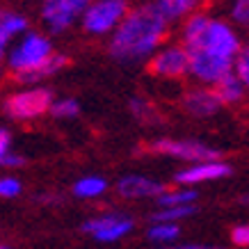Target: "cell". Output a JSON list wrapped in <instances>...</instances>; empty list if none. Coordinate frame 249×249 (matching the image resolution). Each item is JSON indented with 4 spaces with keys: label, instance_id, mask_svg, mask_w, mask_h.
<instances>
[{
    "label": "cell",
    "instance_id": "cell-24",
    "mask_svg": "<svg viewBox=\"0 0 249 249\" xmlns=\"http://www.w3.org/2000/svg\"><path fill=\"white\" fill-rule=\"evenodd\" d=\"M229 18L231 25H240L245 32H249V0H231Z\"/></svg>",
    "mask_w": 249,
    "mask_h": 249
},
{
    "label": "cell",
    "instance_id": "cell-1",
    "mask_svg": "<svg viewBox=\"0 0 249 249\" xmlns=\"http://www.w3.org/2000/svg\"><path fill=\"white\" fill-rule=\"evenodd\" d=\"M183 48L188 53L190 76L199 85L213 87L233 71L242 41L233 25L211 14H192L181 30Z\"/></svg>",
    "mask_w": 249,
    "mask_h": 249
},
{
    "label": "cell",
    "instance_id": "cell-10",
    "mask_svg": "<svg viewBox=\"0 0 249 249\" xmlns=\"http://www.w3.org/2000/svg\"><path fill=\"white\" fill-rule=\"evenodd\" d=\"M231 172H233L231 165L224 162V160H206V162H195V165L176 172L174 181L181 188H190V185H199V183L227 178V176H231Z\"/></svg>",
    "mask_w": 249,
    "mask_h": 249
},
{
    "label": "cell",
    "instance_id": "cell-21",
    "mask_svg": "<svg viewBox=\"0 0 249 249\" xmlns=\"http://www.w3.org/2000/svg\"><path fill=\"white\" fill-rule=\"evenodd\" d=\"M181 235V224H165V222H151V227L146 229V240L156 245H167L174 242Z\"/></svg>",
    "mask_w": 249,
    "mask_h": 249
},
{
    "label": "cell",
    "instance_id": "cell-2",
    "mask_svg": "<svg viewBox=\"0 0 249 249\" xmlns=\"http://www.w3.org/2000/svg\"><path fill=\"white\" fill-rule=\"evenodd\" d=\"M167 37V23L151 5L128 9L107 41V53L117 62L137 64L149 60Z\"/></svg>",
    "mask_w": 249,
    "mask_h": 249
},
{
    "label": "cell",
    "instance_id": "cell-12",
    "mask_svg": "<svg viewBox=\"0 0 249 249\" xmlns=\"http://www.w3.org/2000/svg\"><path fill=\"white\" fill-rule=\"evenodd\" d=\"M30 30L28 16L14 9H0V76L5 73V55L23 32Z\"/></svg>",
    "mask_w": 249,
    "mask_h": 249
},
{
    "label": "cell",
    "instance_id": "cell-20",
    "mask_svg": "<svg viewBox=\"0 0 249 249\" xmlns=\"http://www.w3.org/2000/svg\"><path fill=\"white\" fill-rule=\"evenodd\" d=\"M196 190L192 188H174V190H165L162 195L156 199L160 208H172V206H192L196 204Z\"/></svg>",
    "mask_w": 249,
    "mask_h": 249
},
{
    "label": "cell",
    "instance_id": "cell-23",
    "mask_svg": "<svg viewBox=\"0 0 249 249\" xmlns=\"http://www.w3.org/2000/svg\"><path fill=\"white\" fill-rule=\"evenodd\" d=\"M48 114L55 119H76L80 114V103L71 96H62V98H53V103L48 107Z\"/></svg>",
    "mask_w": 249,
    "mask_h": 249
},
{
    "label": "cell",
    "instance_id": "cell-27",
    "mask_svg": "<svg viewBox=\"0 0 249 249\" xmlns=\"http://www.w3.org/2000/svg\"><path fill=\"white\" fill-rule=\"evenodd\" d=\"M231 242L238 245V247H249V224L233 227V231H231Z\"/></svg>",
    "mask_w": 249,
    "mask_h": 249
},
{
    "label": "cell",
    "instance_id": "cell-18",
    "mask_svg": "<svg viewBox=\"0 0 249 249\" xmlns=\"http://www.w3.org/2000/svg\"><path fill=\"white\" fill-rule=\"evenodd\" d=\"M107 190V181L103 176H83L73 183V196L78 199H96Z\"/></svg>",
    "mask_w": 249,
    "mask_h": 249
},
{
    "label": "cell",
    "instance_id": "cell-5",
    "mask_svg": "<svg viewBox=\"0 0 249 249\" xmlns=\"http://www.w3.org/2000/svg\"><path fill=\"white\" fill-rule=\"evenodd\" d=\"M128 9V0H91L80 18V25L91 37H110Z\"/></svg>",
    "mask_w": 249,
    "mask_h": 249
},
{
    "label": "cell",
    "instance_id": "cell-17",
    "mask_svg": "<svg viewBox=\"0 0 249 249\" xmlns=\"http://www.w3.org/2000/svg\"><path fill=\"white\" fill-rule=\"evenodd\" d=\"M12 144H14L12 133L0 126V167H2V169H16V167L25 165V158H23L21 153L14 151Z\"/></svg>",
    "mask_w": 249,
    "mask_h": 249
},
{
    "label": "cell",
    "instance_id": "cell-30",
    "mask_svg": "<svg viewBox=\"0 0 249 249\" xmlns=\"http://www.w3.org/2000/svg\"><path fill=\"white\" fill-rule=\"evenodd\" d=\"M0 249H9V247H7V245H0Z\"/></svg>",
    "mask_w": 249,
    "mask_h": 249
},
{
    "label": "cell",
    "instance_id": "cell-22",
    "mask_svg": "<svg viewBox=\"0 0 249 249\" xmlns=\"http://www.w3.org/2000/svg\"><path fill=\"white\" fill-rule=\"evenodd\" d=\"M196 213V204L192 206H172V208H158L151 215V222H165V224H178L181 219H188Z\"/></svg>",
    "mask_w": 249,
    "mask_h": 249
},
{
    "label": "cell",
    "instance_id": "cell-29",
    "mask_svg": "<svg viewBox=\"0 0 249 249\" xmlns=\"http://www.w3.org/2000/svg\"><path fill=\"white\" fill-rule=\"evenodd\" d=\"M240 204L249 206V192H247V195H242V196H240Z\"/></svg>",
    "mask_w": 249,
    "mask_h": 249
},
{
    "label": "cell",
    "instance_id": "cell-8",
    "mask_svg": "<svg viewBox=\"0 0 249 249\" xmlns=\"http://www.w3.org/2000/svg\"><path fill=\"white\" fill-rule=\"evenodd\" d=\"M149 71L156 78H162V80H183L185 76H190L185 48L181 44L160 46L149 57Z\"/></svg>",
    "mask_w": 249,
    "mask_h": 249
},
{
    "label": "cell",
    "instance_id": "cell-11",
    "mask_svg": "<svg viewBox=\"0 0 249 249\" xmlns=\"http://www.w3.org/2000/svg\"><path fill=\"white\" fill-rule=\"evenodd\" d=\"M183 110L196 119H206V117H213L222 110V101L217 98L213 87H206V85H196L192 89H188L181 98Z\"/></svg>",
    "mask_w": 249,
    "mask_h": 249
},
{
    "label": "cell",
    "instance_id": "cell-7",
    "mask_svg": "<svg viewBox=\"0 0 249 249\" xmlns=\"http://www.w3.org/2000/svg\"><path fill=\"white\" fill-rule=\"evenodd\" d=\"M149 151L160 153V156H169L176 160H185V162H206V160H219L222 153L206 142L199 140H174V137H160L149 144Z\"/></svg>",
    "mask_w": 249,
    "mask_h": 249
},
{
    "label": "cell",
    "instance_id": "cell-16",
    "mask_svg": "<svg viewBox=\"0 0 249 249\" xmlns=\"http://www.w3.org/2000/svg\"><path fill=\"white\" fill-rule=\"evenodd\" d=\"M69 67V57L64 53H53L51 57H48V62H46L41 69H37L32 76H28L25 80H23V87H28V85H41L44 80H48V78H53L57 76L62 69H67Z\"/></svg>",
    "mask_w": 249,
    "mask_h": 249
},
{
    "label": "cell",
    "instance_id": "cell-6",
    "mask_svg": "<svg viewBox=\"0 0 249 249\" xmlns=\"http://www.w3.org/2000/svg\"><path fill=\"white\" fill-rule=\"evenodd\" d=\"M91 0H41L39 16L48 35H64L83 18Z\"/></svg>",
    "mask_w": 249,
    "mask_h": 249
},
{
    "label": "cell",
    "instance_id": "cell-13",
    "mask_svg": "<svg viewBox=\"0 0 249 249\" xmlns=\"http://www.w3.org/2000/svg\"><path fill=\"white\" fill-rule=\"evenodd\" d=\"M165 190V183L153 181L142 174H128L117 181V192L124 199H158Z\"/></svg>",
    "mask_w": 249,
    "mask_h": 249
},
{
    "label": "cell",
    "instance_id": "cell-9",
    "mask_svg": "<svg viewBox=\"0 0 249 249\" xmlns=\"http://www.w3.org/2000/svg\"><path fill=\"white\" fill-rule=\"evenodd\" d=\"M135 229V219L126 213H103L83 222V231L98 242H117Z\"/></svg>",
    "mask_w": 249,
    "mask_h": 249
},
{
    "label": "cell",
    "instance_id": "cell-14",
    "mask_svg": "<svg viewBox=\"0 0 249 249\" xmlns=\"http://www.w3.org/2000/svg\"><path fill=\"white\" fill-rule=\"evenodd\" d=\"M201 0H153L151 7L158 12V16L165 23H176L185 21L188 16H192L199 7Z\"/></svg>",
    "mask_w": 249,
    "mask_h": 249
},
{
    "label": "cell",
    "instance_id": "cell-15",
    "mask_svg": "<svg viewBox=\"0 0 249 249\" xmlns=\"http://www.w3.org/2000/svg\"><path fill=\"white\" fill-rule=\"evenodd\" d=\"M213 89H215L217 98L222 101V106H233V103H240L242 96L247 94V91H245V87H242V83H240V78L235 76L233 71H231V73H227V76L222 78L219 83L213 85Z\"/></svg>",
    "mask_w": 249,
    "mask_h": 249
},
{
    "label": "cell",
    "instance_id": "cell-28",
    "mask_svg": "<svg viewBox=\"0 0 249 249\" xmlns=\"http://www.w3.org/2000/svg\"><path fill=\"white\" fill-rule=\"evenodd\" d=\"M153 249H224L217 245H201V242H183V245H174V247H153Z\"/></svg>",
    "mask_w": 249,
    "mask_h": 249
},
{
    "label": "cell",
    "instance_id": "cell-4",
    "mask_svg": "<svg viewBox=\"0 0 249 249\" xmlns=\"http://www.w3.org/2000/svg\"><path fill=\"white\" fill-rule=\"evenodd\" d=\"M53 89L46 85H28L12 91L2 98V112L12 121H35L48 114V107L53 103Z\"/></svg>",
    "mask_w": 249,
    "mask_h": 249
},
{
    "label": "cell",
    "instance_id": "cell-25",
    "mask_svg": "<svg viewBox=\"0 0 249 249\" xmlns=\"http://www.w3.org/2000/svg\"><path fill=\"white\" fill-rule=\"evenodd\" d=\"M233 73L240 78V83H242V87H245V91H249V44L242 46L240 53H238V57H235Z\"/></svg>",
    "mask_w": 249,
    "mask_h": 249
},
{
    "label": "cell",
    "instance_id": "cell-26",
    "mask_svg": "<svg viewBox=\"0 0 249 249\" xmlns=\"http://www.w3.org/2000/svg\"><path fill=\"white\" fill-rule=\"evenodd\" d=\"M23 192V183L16 176H0V199H16Z\"/></svg>",
    "mask_w": 249,
    "mask_h": 249
},
{
    "label": "cell",
    "instance_id": "cell-19",
    "mask_svg": "<svg viewBox=\"0 0 249 249\" xmlns=\"http://www.w3.org/2000/svg\"><path fill=\"white\" fill-rule=\"evenodd\" d=\"M128 110H130V114L140 121V124H146V126H156V124L162 121V117H160V112L156 110V106L149 103L146 98L133 96L128 101Z\"/></svg>",
    "mask_w": 249,
    "mask_h": 249
},
{
    "label": "cell",
    "instance_id": "cell-3",
    "mask_svg": "<svg viewBox=\"0 0 249 249\" xmlns=\"http://www.w3.org/2000/svg\"><path fill=\"white\" fill-rule=\"evenodd\" d=\"M53 53L55 48L53 41L48 39V35L37 30H28L23 32L7 51V55H5V71L21 85L37 69L44 67Z\"/></svg>",
    "mask_w": 249,
    "mask_h": 249
}]
</instances>
